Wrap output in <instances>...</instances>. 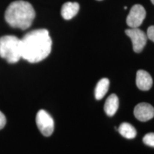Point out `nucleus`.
<instances>
[{"label": "nucleus", "instance_id": "f257e3e1", "mask_svg": "<svg viewBox=\"0 0 154 154\" xmlns=\"http://www.w3.org/2000/svg\"><path fill=\"white\" fill-rule=\"evenodd\" d=\"M52 41L47 29H36L26 34L21 39L22 58L30 63L39 62L51 51Z\"/></svg>", "mask_w": 154, "mask_h": 154}, {"label": "nucleus", "instance_id": "f03ea898", "mask_svg": "<svg viewBox=\"0 0 154 154\" xmlns=\"http://www.w3.org/2000/svg\"><path fill=\"white\" fill-rule=\"evenodd\" d=\"M5 17L11 26L24 30L32 25L35 17V11L30 3L19 0L9 5L6 9Z\"/></svg>", "mask_w": 154, "mask_h": 154}, {"label": "nucleus", "instance_id": "7ed1b4c3", "mask_svg": "<svg viewBox=\"0 0 154 154\" xmlns=\"http://www.w3.org/2000/svg\"><path fill=\"white\" fill-rule=\"evenodd\" d=\"M0 57L10 63H17L22 58L21 39L7 35L0 38Z\"/></svg>", "mask_w": 154, "mask_h": 154}, {"label": "nucleus", "instance_id": "20e7f679", "mask_svg": "<svg viewBox=\"0 0 154 154\" xmlns=\"http://www.w3.org/2000/svg\"><path fill=\"white\" fill-rule=\"evenodd\" d=\"M36 123L40 132L44 136H50L54 129V122L52 117L44 110H39L36 116Z\"/></svg>", "mask_w": 154, "mask_h": 154}, {"label": "nucleus", "instance_id": "39448f33", "mask_svg": "<svg viewBox=\"0 0 154 154\" xmlns=\"http://www.w3.org/2000/svg\"><path fill=\"white\" fill-rule=\"evenodd\" d=\"M126 34L131 40L133 49L135 52H141L147 42V35L138 28H131L126 29Z\"/></svg>", "mask_w": 154, "mask_h": 154}, {"label": "nucleus", "instance_id": "423d86ee", "mask_svg": "<svg viewBox=\"0 0 154 154\" xmlns=\"http://www.w3.org/2000/svg\"><path fill=\"white\" fill-rule=\"evenodd\" d=\"M146 15V9L140 5H135L127 16L126 23L131 28H138L143 23Z\"/></svg>", "mask_w": 154, "mask_h": 154}, {"label": "nucleus", "instance_id": "0eeeda50", "mask_svg": "<svg viewBox=\"0 0 154 154\" xmlns=\"http://www.w3.org/2000/svg\"><path fill=\"white\" fill-rule=\"evenodd\" d=\"M134 113L138 120L145 122L154 117V108L148 103H140L136 106Z\"/></svg>", "mask_w": 154, "mask_h": 154}, {"label": "nucleus", "instance_id": "6e6552de", "mask_svg": "<svg viewBox=\"0 0 154 154\" xmlns=\"http://www.w3.org/2000/svg\"><path fill=\"white\" fill-rule=\"evenodd\" d=\"M136 83L137 87L141 91H148L152 87L153 79L149 73L144 70H138L136 73Z\"/></svg>", "mask_w": 154, "mask_h": 154}, {"label": "nucleus", "instance_id": "1a4fd4ad", "mask_svg": "<svg viewBox=\"0 0 154 154\" xmlns=\"http://www.w3.org/2000/svg\"><path fill=\"white\" fill-rule=\"evenodd\" d=\"M79 10V5L77 2H66L61 7V16L66 20L72 19L76 16Z\"/></svg>", "mask_w": 154, "mask_h": 154}, {"label": "nucleus", "instance_id": "9d476101", "mask_svg": "<svg viewBox=\"0 0 154 154\" xmlns=\"http://www.w3.org/2000/svg\"><path fill=\"white\" fill-rule=\"evenodd\" d=\"M119 98L116 94H111L107 98L104 105V111L109 116H112L116 113L119 109Z\"/></svg>", "mask_w": 154, "mask_h": 154}, {"label": "nucleus", "instance_id": "9b49d317", "mask_svg": "<svg viewBox=\"0 0 154 154\" xmlns=\"http://www.w3.org/2000/svg\"><path fill=\"white\" fill-rule=\"evenodd\" d=\"M110 82L106 78L99 80L95 88V98L96 100H101L106 94L109 88Z\"/></svg>", "mask_w": 154, "mask_h": 154}, {"label": "nucleus", "instance_id": "f8f14e48", "mask_svg": "<svg viewBox=\"0 0 154 154\" xmlns=\"http://www.w3.org/2000/svg\"><path fill=\"white\" fill-rule=\"evenodd\" d=\"M119 132L121 136L128 139H132L136 136L137 132L132 125L128 123H123L119 127Z\"/></svg>", "mask_w": 154, "mask_h": 154}, {"label": "nucleus", "instance_id": "ddd939ff", "mask_svg": "<svg viewBox=\"0 0 154 154\" xmlns=\"http://www.w3.org/2000/svg\"><path fill=\"white\" fill-rule=\"evenodd\" d=\"M143 143L146 145L154 147V133H149L143 138Z\"/></svg>", "mask_w": 154, "mask_h": 154}, {"label": "nucleus", "instance_id": "4468645a", "mask_svg": "<svg viewBox=\"0 0 154 154\" xmlns=\"http://www.w3.org/2000/svg\"><path fill=\"white\" fill-rule=\"evenodd\" d=\"M147 37L154 42V26H149L147 30Z\"/></svg>", "mask_w": 154, "mask_h": 154}, {"label": "nucleus", "instance_id": "2eb2a0df", "mask_svg": "<svg viewBox=\"0 0 154 154\" xmlns=\"http://www.w3.org/2000/svg\"><path fill=\"white\" fill-rule=\"evenodd\" d=\"M6 124V118L5 116L3 114L2 112L0 111V129H2Z\"/></svg>", "mask_w": 154, "mask_h": 154}, {"label": "nucleus", "instance_id": "dca6fc26", "mask_svg": "<svg viewBox=\"0 0 154 154\" xmlns=\"http://www.w3.org/2000/svg\"><path fill=\"white\" fill-rule=\"evenodd\" d=\"M151 1L152 4H153V5H154V0H151Z\"/></svg>", "mask_w": 154, "mask_h": 154}, {"label": "nucleus", "instance_id": "f3484780", "mask_svg": "<svg viewBox=\"0 0 154 154\" xmlns=\"http://www.w3.org/2000/svg\"><path fill=\"white\" fill-rule=\"evenodd\" d=\"M97 1H101V0H97Z\"/></svg>", "mask_w": 154, "mask_h": 154}]
</instances>
